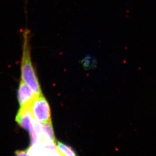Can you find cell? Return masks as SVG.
<instances>
[{
	"instance_id": "cell-1",
	"label": "cell",
	"mask_w": 156,
	"mask_h": 156,
	"mask_svg": "<svg viewBox=\"0 0 156 156\" xmlns=\"http://www.w3.org/2000/svg\"><path fill=\"white\" fill-rule=\"evenodd\" d=\"M30 35V30L28 29L24 30L23 52L21 67V80L32 90L35 95H38L43 93L31 61Z\"/></svg>"
},
{
	"instance_id": "cell-4",
	"label": "cell",
	"mask_w": 156,
	"mask_h": 156,
	"mask_svg": "<svg viewBox=\"0 0 156 156\" xmlns=\"http://www.w3.org/2000/svg\"><path fill=\"white\" fill-rule=\"evenodd\" d=\"M36 96L27 84L21 80L17 94L18 101L20 107L30 106Z\"/></svg>"
},
{
	"instance_id": "cell-5",
	"label": "cell",
	"mask_w": 156,
	"mask_h": 156,
	"mask_svg": "<svg viewBox=\"0 0 156 156\" xmlns=\"http://www.w3.org/2000/svg\"><path fill=\"white\" fill-rule=\"evenodd\" d=\"M41 125L44 137L45 139L53 141V143H56V139L55 136L52 122L41 123Z\"/></svg>"
},
{
	"instance_id": "cell-6",
	"label": "cell",
	"mask_w": 156,
	"mask_h": 156,
	"mask_svg": "<svg viewBox=\"0 0 156 156\" xmlns=\"http://www.w3.org/2000/svg\"><path fill=\"white\" fill-rule=\"evenodd\" d=\"M57 149L61 156H75L76 155L73 150L69 146L64 144L63 143L58 141L57 144Z\"/></svg>"
},
{
	"instance_id": "cell-3",
	"label": "cell",
	"mask_w": 156,
	"mask_h": 156,
	"mask_svg": "<svg viewBox=\"0 0 156 156\" xmlns=\"http://www.w3.org/2000/svg\"><path fill=\"white\" fill-rule=\"evenodd\" d=\"M30 107V106L20 107L15 118V121L18 124L28 131L33 126L31 121L33 116Z\"/></svg>"
},
{
	"instance_id": "cell-7",
	"label": "cell",
	"mask_w": 156,
	"mask_h": 156,
	"mask_svg": "<svg viewBox=\"0 0 156 156\" xmlns=\"http://www.w3.org/2000/svg\"><path fill=\"white\" fill-rule=\"evenodd\" d=\"M15 154L18 156H25V155H29L28 154V149L27 150L17 151L15 152Z\"/></svg>"
},
{
	"instance_id": "cell-2",
	"label": "cell",
	"mask_w": 156,
	"mask_h": 156,
	"mask_svg": "<svg viewBox=\"0 0 156 156\" xmlns=\"http://www.w3.org/2000/svg\"><path fill=\"white\" fill-rule=\"evenodd\" d=\"M33 118L40 123L51 121L50 107L43 94L35 96L30 105Z\"/></svg>"
}]
</instances>
